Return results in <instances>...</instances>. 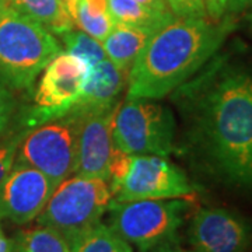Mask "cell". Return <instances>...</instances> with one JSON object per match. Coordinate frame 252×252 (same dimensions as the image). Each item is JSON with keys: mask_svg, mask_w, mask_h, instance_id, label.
<instances>
[{"mask_svg": "<svg viewBox=\"0 0 252 252\" xmlns=\"http://www.w3.org/2000/svg\"><path fill=\"white\" fill-rule=\"evenodd\" d=\"M177 89L192 153L213 178L252 192V72L225 58Z\"/></svg>", "mask_w": 252, "mask_h": 252, "instance_id": "6da1fadb", "label": "cell"}, {"mask_svg": "<svg viewBox=\"0 0 252 252\" xmlns=\"http://www.w3.org/2000/svg\"><path fill=\"white\" fill-rule=\"evenodd\" d=\"M234 17L219 23L209 18H180L156 31L127 73V98L158 99L175 91L210 62Z\"/></svg>", "mask_w": 252, "mask_h": 252, "instance_id": "7a4b0ae2", "label": "cell"}, {"mask_svg": "<svg viewBox=\"0 0 252 252\" xmlns=\"http://www.w3.org/2000/svg\"><path fill=\"white\" fill-rule=\"evenodd\" d=\"M63 48L44 26L18 10L0 17V81L11 91H31L36 77Z\"/></svg>", "mask_w": 252, "mask_h": 252, "instance_id": "3957f363", "label": "cell"}, {"mask_svg": "<svg viewBox=\"0 0 252 252\" xmlns=\"http://www.w3.org/2000/svg\"><path fill=\"white\" fill-rule=\"evenodd\" d=\"M188 209L181 198L111 202L109 227L140 252H149L175 241Z\"/></svg>", "mask_w": 252, "mask_h": 252, "instance_id": "277c9868", "label": "cell"}, {"mask_svg": "<svg viewBox=\"0 0 252 252\" xmlns=\"http://www.w3.org/2000/svg\"><path fill=\"white\" fill-rule=\"evenodd\" d=\"M114 144L126 154L167 157L175 150V119L171 109L152 98H127L118 104Z\"/></svg>", "mask_w": 252, "mask_h": 252, "instance_id": "5b68a950", "label": "cell"}, {"mask_svg": "<svg viewBox=\"0 0 252 252\" xmlns=\"http://www.w3.org/2000/svg\"><path fill=\"white\" fill-rule=\"evenodd\" d=\"M112 190L105 180L74 174L54 189L36 223L52 227L67 240L98 223L112 202Z\"/></svg>", "mask_w": 252, "mask_h": 252, "instance_id": "8992f818", "label": "cell"}, {"mask_svg": "<svg viewBox=\"0 0 252 252\" xmlns=\"http://www.w3.org/2000/svg\"><path fill=\"white\" fill-rule=\"evenodd\" d=\"M77 129V112H69L30 129L18 146L14 161L34 167L58 187L76 171Z\"/></svg>", "mask_w": 252, "mask_h": 252, "instance_id": "52a82bcc", "label": "cell"}, {"mask_svg": "<svg viewBox=\"0 0 252 252\" xmlns=\"http://www.w3.org/2000/svg\"><path fill=\"white\" fill-rule=\"evenodd\" d=\"M89 66L67 52H59L39 74L34 105L23 117L30 129L69 114L80 99L89 77Z\"/></svg>", "mask_w": 252, "mask_h": 252, "instance_id": "ba28073f", "label": "cell"}, {"mask_svg": "<svg viewBox=\"0 0 252 252\" xmlns=\"http://www.w3.org/2000/svg\"><path fill=\"white\" fill-rule=\"evenodd\" d=\"M195 193L187 174L174 162L154 154H130L129 168L112 202L180 199Z\"/></svg>", "mask_w": 252, "mask_h": 252, "instance_id": "9c48e42d", "label": "cell"}, {"mask_svg": "<svg viewBox=\"0 0 252 252\" xmlns=\"http://www.w3.org/2000/svg\"><path fill=\"white\" fill-rule=\"evenodd\" d=\"M56 188L45 174L36 168L14 161L0 185V220L24 225L35 220Z\"/></svg>", "mask_w": 252, "mask_h": 252, "instance_id": "30bf717a", "label": "cell"}, {"mask_svg": "<svg viewBox=\"0 0 252 252\" xmlns=\"http://www.w3.org/2000/svg\"><path fill=\"white\" fill-rule=\"evenodd\" d=\"M195 252H247L252 244V224L224 207H203L193 215L188 230Z\"/></svg>", "mask_w": 252, "mask_h": 252, "instance_id": "8fae6325", "label": "cell"}, {"mask_svg": "<svg viewBox=\"0 0 252 252\" xmlns=\"http://www.w3.org/2000/svg\"><path fill=\"white\" fill-rule=\"evenodd\" d=\"M117 107L115 102L77 112V165L74 174L108 182L111 160L115 150L112 125Z\"/></svg>", "mask_w": 252, "mask_h": 252, "instance_id": "7c38bea8", "label": "cell"}, {"mask_svg": "<svg viewBox=\"0 0 252 252\" xmlns=\"http://www.w3.org/2000/svg\"><path fill=\"white\" fill-rule=\"evenodd\" d=\"M126 80L127 73L121 70L108 58L102 59L90 70L80 99L70 112H81L115 104Z\"/></svg>", "mask_w": 252, "mask_h": 252, "instance_id": "4fadbf2b", "label": "cell"}, {"mask_svg": "<svg viewBox=\"0 0 252 252\" xmlns=\"http://www.w3.org/2000/svg\"><path fill=\"white\" fill-rule=\"evenodd\" d=\"M152 35L153 34L144 30L115 23L111 32L102 41V48L111 62L121 70L129 73Z\"/></svg>", "mask_w": 252, "mask_h": 252, "instance_id": "5bb4252c", "label": "cell"}, {"mask_svg": "<svg viewBox=\"0 0 252 252\" xmlns=\"http://www.w3.org/2000/svg\"><path fill=\"white\" fill-rule=\"evenodd\" d=\"M9 4L44 26L54 35H62L76 27L62 0H9Z\"/></svg>", "mask_w": 252, "mask_h": 252, "instance_id": "9a60e30c", "label": "cell"}, {"mask_svg": "<svg viewBox=\"0 0 252 252\" xmlns=\"http://www.w3.org/2000/svg\"><path fill=\"white\" fill-rule=\"evenodd\" d=\"M107 9L114 23L144 30L150 34H154L177 18L174 14H157L144 9L135 0H108Z\"/></svg>", "mask_w": 252, "mask_h": 252, "instance_id": "2e32d148", "label": "cell"}, {"mask_svg": "<svg viewBox=\"0 0 252 252\" xmlns=\"http://www.w3.org/2000/svg\"><path fill=\"white\" fill-rule=\"evenodd\" d=\"M70 252H132L130 244L104 223H95L69 240Z\"/></svg>", "mask_w": 252, "mask_h": 252, "instance_id": "e0dca14e", "label": "cell"}, {"mask_svg": "<svg viewBox=\"0 0 252 252\" xmlns=\"http://www.w3.org/2000/svg\"><path fill=\"white\" fill-rule=\"evenodd\" d=\"M11 252H70L67 238L48 225L23 228L11 240Z\"/></svg>", "mask_w": 252, "mask_h": 252, "instance_id": "ac0fdd59", "label": "cell"}, {"mask_svg": "<svg viewBox=\"0 0 252 252\" xmlns=\"http://www.w3.org/2000/svg\"><path fill=\"white\" fill-rule=\"evenodd\" d=\"M59 36L62 38L63 46L66 49L64 52L83 61L89 66V70H91L97 63L107 58L105 51L102 48V42L97 41L95 38L86 34L81 30L73 28Z\"/></svg>", "mask_w": 252, "mask_h": 252, "instance_id": "d6986e66", "label": "cell"}, {"mask_svg": "<svg viewBox=\"0 0 252 252\" xmlns=\"http://www.w3.org/2000/svg\"><path fill=\"white\" fill-rule=\"evenodd\" d=\"M73 20L76 27H79L81 31L95 38L99 42H102L107 38L115 24L108 13L98 14L91 11L84 0H77Z\"/></svg>", "mask_w": 252, "mask_h": 252, "instance_id": "ffe728a7", "label": "cell"}, {"mask_svg": "<svg viewBox=\"0 0 252 252\" xmlns=\"http://www.w3.org/2000/svg\"><path fill=\"white\" fill-rule=\"evenodd\" d=\"M28 130L30 127L24 125L23 121H20L16 127L11 126L9 130L0 137V185L11 170L16 160L18 146Z\"/></svg>", "mask_w": 252, "mask_h": 252, "instance_id": "44dd1931", "label": "cell"}, {"mask_svg": "<svg viewBox=\"0 0 252 252\" xmlns=\"http://www.w3.org/2000/svg\"><path fill=\"white\" fill-rule=\"evenodd\" d=\"M16 107L17 104L11 90L0 81V137L13 126Z\"/></svg>", "mask_w": 252, "mask_h": 252, "instance_id": "7402d4cb", "label": "cell"}, {"mask_svg": "<svg viewBox=\"0 0 252 252\" xmlns=\"http://www.w3.org/2000/svg\"><path fill=\"white\" fill-rule=\"evenodd\" d=\"M171 11L180 18H207L203 0H165Z\"/></svg>", "mask_w": 252, "mask_h": 252, "instance_id": "603a6c76", "label": "cell"}, {"mask_svg": "<svg viewBox=\"0 0 252 252\" xmlns=\"http://www.w3.org/2000/svg\"><path fill=\"white\" fill-rule=\"evenodd\" d=\"M225 1L227 0H203V6L206 11V17L213 21L219 23L225 16Z\"/></svg>", "mask_w": 252, "mask_h": 252, "instance_id": "cb8c5ba5", "label": "cell"}, {"mask_svg": "<svg viewBox=\"0 0 252 252\" xmlns=\"http://www.w3.org/2000/svg\"><path fill=\"white\" fill-rule=\"evenodd\" d=\"M250 10H252V0H227L225 1V16L228 17H235Z\"/></svg>", "mask_w": 252, "mask_h": 252, "instance_id": "d4e9b609", "label": "cell"}, {"mask_svg": "<svg viewBox=\"0 0 252 252\" xmlns=\"http://www.w3.org/2000/svg\"><path fill=\"white\" fill-rule=\"evenodd\" d=\"M135 1L143 6L144 9L154 11L157 14H174L165 0H135Z\"/></svg>", "mask_w": 252, "mask_h": 252, "instance_id": "484cf974", "label": "cell"}, {"mask_svg": "<svg viewBox=\"0 0 252 252\" xmlns=\"http://www.w3.org/2000/svg\"><path fill=\"white\" fill-rule=\"evenodd\" d=\"M86 4L89 6V9L94 13H98V14H102V13H108V9H107V1L108 0H84Z\"/></svg>", "mask_w": 252, "mask_h": 252, "instance_id": "4316f807", "label": "cell"}, {"mask_svg": "<svg viewBox=\"0 0 252 252\" xmlns=\"http://www.w3.org/2000/svg\"><path fill=\"white\" fill-rule=\"evenodd\" d=\"M0 252H11V240L3 231L1 224H0Z\"/></svg>", "mask_w": 252, "mask_h": 252, "instance_id": "83f0119b", "label": "cell"}, {"mask_svg": "<svg viewBox=\"0 0 252 252\" xmlns=\"http://www.w3.org/2000/svg\"><path fill=\"white\" fill-rule=\"evenodd\" d=\"M62 1L64 3V6L67 7L69 13H70V16L73 17V14H74V10H76V4H77V0H62Z\"/></svg>", "mask_w": 252, "mask_h": 252, "instance_id": "f1b7e54d", "label": "cell"}, {"mask_svg": "<svg viewBox=\"0 0 252 252\" xmlns=\"http://www.w3.org/2000/svg\"><path fill=\"white\" fill-rule=\"evenodd\" d=\"M9 7H10L9 0H0V17L3 16V13L9 9Z\"/></svg>", "mask_w": 252, "mask_h": 252, "instance_id": "f546056e", "label": "cell"}, {"mask_svg": "<svg viewBox=\"0 0 252 252\" xmlns=\"http://www.w3.org/2000/svg\"><path fill=\"white\" fill-rule=\"evenodd\" d=\"M161 252H185L182 250H175V248H168V247H164Z\"/></svg>", "mask_w": 252, "mask_h": 252, "instance_id": "4dcf8cb0", "label": "cell"}, {"mask_svg": "<svg viewBox=\"0 0 252 252\" xmlns=\"http://www.w3.org/2000/svg\"><path fill=\"white\" fill-rule=\"evenodd\" d=\"M248 23H250V28H251V32H252V11L248 14Z\"/></svg>", "mask_w": 252, "mask_h": 252, "instance_id": "1f68e13d", "label": "cell"}]
</instances>
